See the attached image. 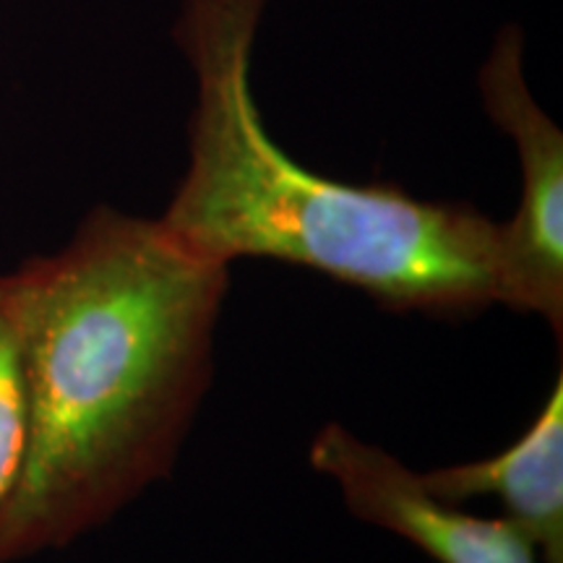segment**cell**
<instances>
[{
	"instance_id": "obj_1",
	"label": "cell",
	"mask_w": 563,
	"mask_h": 563,
	"mask_svg": "<svg viewBox=\"0 0 563 563\" xmlns=\"http://www.w3.org/2000/svg\"><path fill=\"white\" fill-rule=\"evenodd\" d=\"M9 277L26 449L0 563L70 545L170 473L211 384L230 266L159 220L97 207Z\"/></svg>"
},
{
	"instance_id": "obj_2",
	"label": "cell",
	"mask_w": 563,
	"mask_h": 563,
	"mask_svg": "<svg viewBox=\"0 0 563 563\" xmlns=\"http://www.w3.org/2000/svg\"><path fill=\"white\" fill-rule=\"evenodd\" d=\"M266 0H183L175 42L196 81L188 167L165 214L211 262L274 258L357 287L394 311L470 316L501 302V222L467 203L355 186L292 159L253 97Z\"/></svg>"
},
{
	"instance_id": "obj_3",
	"label": "cell",
	"mask_w": 563,
	"mask_h": 563,
	"mask_svg": "<svg viewBox=\"0 0 563 563\" xmlns=\"http://www.w3.org/2000/svg\"><path fill=\"white\" fill-rule=\"evenodd\" d=\"M490 121L517 144L522 199L501 222V302L563 336V133L527 87L525 40L504 26L481 70Z\"/></svg>"
},
{
	"instance_id": "obj_4",
	"label": "cell",
	"mask_w": 563,
	"mask_h": 563,
	"mask_svg": "<svg viewBox=\"0 0 563 563\" xmlns=\"http://www.w3.org/2000/svg\"><path fill=\"white\" fill-rule=\"evenodd\" d=\"M311 464L336 485L357 519L407 543L439 563H543L538 548L506 517H475L441 501L422 475L397 456L327 422L311 443Z\"/></svg>"
},
{
	"instance_id": "obj_5",
	"label": "cell",
	"mask_w": 563,
	"mask_h": 563,
	"mask_svg": "<svg viewBox=\"0 0 563 563\" xmlns=\"http://www.w3.org/2000/svg\"><path fill=\"white\" fill-rule=\"evenodd\" d=\"M420 475L441 501L496 498L504 517L538 548L540 561L563 563V373H555L540 412L509 449Z\"/></svg>"
},
{
	"instance_id": "obj_6",
	"label": "cell",
	"mask_w": 563,
	"mask_h": 563,
	"mask_svg": "<svg viewBox=\"0 0 563 563\" xmlns=\"http://www.w3.org/2000/svg\"><path fill=\"white\" fill-rule=\"evenodd\" d=\"M26 449V399L9 274H0V506L19 481Z\"/></svg>"
}]
</instances>
